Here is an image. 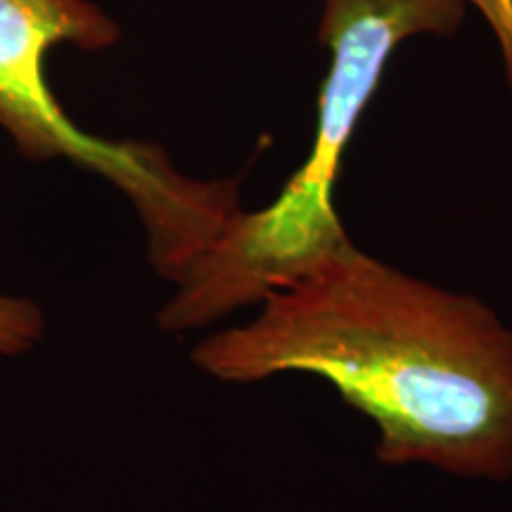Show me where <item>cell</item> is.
<instances>
[{
	"label": "cell",
	"mask_w": 512,
	"mask_h": 512,
	"mask_svg": "<svg viewBox=\"0 0 512 512\" xmlns=\"http://www.w3.org/2000/svg\"><path fill=\"white\" fill-rule=\"evenodd\" d=\"M261 306L202 339L195 366L230 384L316 375L373 420L380 463L512 479V330L477 297L349 242Z\"/></svg>",
	"instance_id": "obj_1"
},
{
	"label": "cell",
	"mask_w": 512,
	"mask_h": 512,
	"mask_svg": "<svg viewBox=\"0 0 512 512\" xmlns=\"http://www.w3.org/2000/svg\"><path fill=\"white\" fill-rule=\"evenodd\" d=\"M43 313L34 302L0 294V354H22L43 337Z\"/></svg>",
	"instance_id": "obj_4"
},
{
	"label": "cell",
	"mask_w": 512,
	"mask_h": 512,
	"mask_svg": "<svg viewBox=\"0 0 512 512\" xmlns=\"http://www.w3.org/2000/svg\"><path fill=\"white\" fill-rule=\"evenodd\" d=\"M463 3L475 5L482 12L491 31H494L498 46H501L505 74L512 91V0H463Z\"/></svg>",
	"instance_id": "obj_5"
},
{
	"label": "cell",
	"mask_w": 512,
	"mask_h": 512,
	"mask_svg": "<svg viewBox=\"0 0 512 512\" xmlns=\"http://www.w3.org/2000/svg\"><path fill=\"white\" fill-rule=\"evenodd\" d=\"M119 24L91 0H0V128L29 159H69L124 192L143 221L150 259L178 283L240 214L238 181H197L155 145L81 131L46 79L50 48L105 50Z\"/></svg>",
	"instance_id": "obj_3"
},
{
	"label": "cell",
	"mask_w": 512,
	"mask_h": 512,
	"mask_svg": "<svg viewBox=\"0 0 512 512\" xmlns=\"http://www.w3.org/2000/svg\"><path fill=\"white\" fill-rule=\"evenodd\" d=\"M463 12V0H323L320 41L332 60L309 157L268 207L240 211L192 261L159 313L164 330L204 328L242 306L261 304L349 245L332 195L384 67L406 38L422 31L453 34Z\"/></svg>",
	"instance_id": "obj_2"
}]
</instances>
